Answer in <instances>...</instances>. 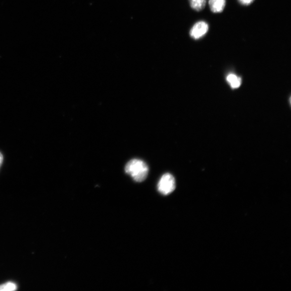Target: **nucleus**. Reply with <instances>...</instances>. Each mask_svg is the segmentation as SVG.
<instances>
[{
  "label": "nucleus",
  "mask_w": 291,
  "mask_h": 291,
  "mask_svg": "<svg viewBox=\"0 0 291 291\" xmlns=\"http://www.w3.org/2000/svg\"><path fill=\"white\" fill-rule=\"evenodd\" d=\"M125 171L135 181L141 183L147 178L149 169L147 164L142 160L132 159L126 164Z\"/></svg>",
  "instance_id": "f257e3e1"
},
{
  "label": "nucleus",
  "mask_w": 291,
  "mask_h": 291,
  "mask_svg": "<svg viewBox=\"0 0 291 291\" xmlns=\"http://www.w3.org/2000/svg\"><path fill=\"white\" fill-rule=\"evenodd\" d=\"M227 81L232 89L238 88L242 83L241 78L233 74H230L227 76Z\"/></svg>",
  "instance_id": "39448f33"
},
{
  "label": "nucleus",
  "mask_w": 291,
  "mask_h": 291,
  "mask_svg": "<svg viewBox=\"0 0 291 291\" xmlns=\"http://www.w3.org/2000/svg\"><path fill=\"white\" fill-rule=\"evenodd\" d=\"M192 9L198 12L205 8L207 0H189Z\"/></svg>",
  "instance_id": "423d86ee"
},
{
  "label": "nucleus",
  "mask_w": 291,
  "mask_h": 291,
  "mask_svg": "<svg viewBox=\"0 0 291 291\" xmlns=\"http://www.w3.org/2000/svg\"><path fill=\"white\" fill-rule=\"evenodd\" d=\"M209 30V26L205 21H199L191 29L190 36L195 40H199L205 36Z\"/></svg>",
  "instance_id": "7ed1b4c3"
},
{
  "label": "nucleus",
  "mask_w": 291,
  "mask_h": 291,
  "mask_svg": "<svg viewBox=\"0 0 291 291\" xmlns=\"http://www.w3.org/2000/svg\"><path fill=\"white\" fill-rule=\"evenodd\" d=\"M209 5L211 11L214 13H220L223 11L226 0H209Z\"/></svg>",
  "instance_id": "20e7f679"
},
{
  "label": "nucleus",
  "mask_w": 291,
  "mask_h": 291,
  "mask_svg": "<svg viewBox=\"0 0 291 291\" xmlns=\"http://www.w3.org/2000/svg\"><path fill=\"white\" fill-rule=\"evenodd\" d=\"M3 160H4L3 156L1 154V153H0V167H1L2 166V165L3 162Z\"/></svg>",
  "instance_id": "1a4fd4ad"
},
{
  "label": "nucleus",
  "mask_w": 291,
  "mask_h": 291,
  "mask_svg": "<svg viewBox=\"0 0 291 291\" xmlns=\"http://www.w3.org/2000/svg\"><path fill=\"white\" fill-rule=\"evenodd\" d=\"M254 1V0H238L239 3L244 6H249Z\"/></svg>",
  "instance_id": "6e6552de"
},
{
  "label": "nucleus",
  "mask_w": 291,
  "mask_h": 291,
  "mask_svg": "<svg viewBox=\"0 0 291 291\" xmlns=\"http://www.w3.org/2000/svg\"><path fill=\"white\" fill-rule=\"evenodd\" d=\"M17 289V285L16 283L9 282L5 283V284L0 285V291H5V290H15Z\"/></svg>",
  "instance_id": "0eeeda50"
},
{
  "label": "nucleus",
  "mask_w": 291,
  "mask_h": 291,
  "mask_svg": "<svg viewBox=\"0 0 291 291\" xmlns=\"http://www.w3.org/2000/svg\"><path fill=\"white\" fill-rule=\"evenodd\" d=\"M158 191L164 195H168L176 189V180L172 174L167 173L160 179L158 185Z\"/></svg>",
  "instance_id": "f03ea898"
}]
</instances>
